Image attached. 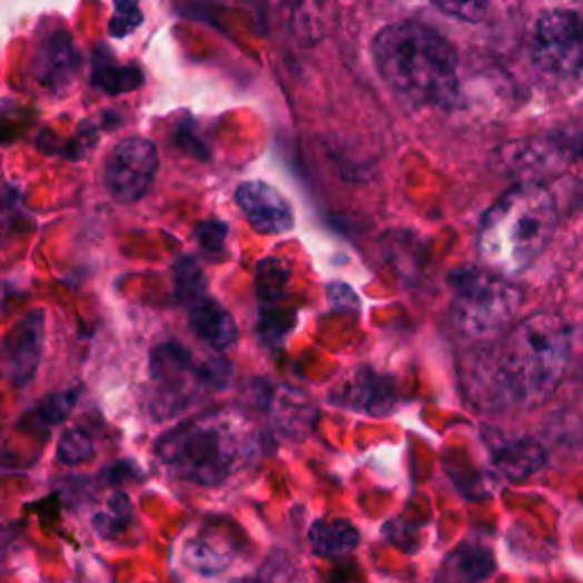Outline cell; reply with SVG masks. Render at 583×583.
Returning a JSON list of instances; mask_svg holds the SVG:
<instances>
[{"mask_svg": "<svg viewBox=\"0 0 583 583\" xmlns=\"http://www.w3.org/2000/svg\"><path fill=\"white\" fill-rule=\"evenodd\" d=\"M93 456V441L91 435L80 428L73 426L69 431H65V435L60 437V445H58V458L65 465H82Z\"/></svg>", "mask_w": 583, "mask_h": 583, "instance_id": "23", "label": "cell"}, {"mask_svg": "<svg viewBox=\"0 0 583 583\" xmlns=\"http://www.w3.org/2000/svg\"><path fill=\"white\" fill-rule=\"evenodd\" d=\"M117 14H132L139 12V0H115Z\"/></svg>", "mask_w": 583, "mask_h": 583, "instance_id": "31", "label": "cell"}, {"mask_svg": "<svg viewBox=\"0 0 583 583\" xmlns=\"http://www.w3.org/2000/svg\"><path fill=\"white\" fill-rule=\"evenodd\" d=\"M106 478L110 481V483H123V481H128L132 474H139L130 463H117V465H112V467H108L106 472Z\"/></svg>", "mask_w": 583, "mask_h": 583, "instance_id": "30", "label": "cell"}, {"mask_svg": "<svg viewBox=\"0 0 583 583\" xmlns=\"http://www.w3.org/2000/svg\"><path fill=\"white\" fill-rule=\"evenodd\" d=\"M144 17L141 12H132V14H115V19L110 21V34L112 37H126L130 32H135L141 26Z\"/></svg>", "mask_w": 583, "mask_h": 583, "instance_id": "29", "label": "cell"}, {"mask_svg": "<svg viewBox=\"0 0 583 583\" xmlns=\"http://www.w3.org/2000/svg\"><path fill=\"white\" fill-rule=\"evenodd\" d=\"M289 283V269L287 265H283L276 258L263 260L258 265V274H256V289H258V297L265 304H274L278 302Z\"/></svg>", "mask_w": 583, "mask_h": 583, "instance_id": "20", "label": "cell"}, {"mask_svg": "<svg viewBox=\"0 0 583 583\" xmlns=\"http://www.w3.org/2000/svg\"><path fill=\"white\" fill-rule=\"evenodd\" d=\"M176 146H178V149H182L185 154L194 156V158L208 160L206 146L201 144V139H197V137L191 135V128H189V126H180V128L176 130Z\"/></svg>", "mask_w": 583, "mask_h": 583, "instance_id": "28", "label": "cell"}, {"mask_svg": "<svg viewBox=\"0 0 583 583\" xmlns=\"http://www.w3.org/2000/svg\"><path fill=\"white\" fill-rule=\"evenodd\" d=\"M572 349V328L561 317L531 315L502 335L495 352L474 363L472 385L485 406L538 404L561 385Z\"/></svg>", "mask_w": 583, "mask_h": 583, "instance_id": "1", "label": "cell"}, {"mask_svg": "<svg viewBox=\"0 0 583 583\" xmlns=\"http://www.w3.org/2000/svg\"><path fill=\"white\" fill-rule=\"evenodd\" d=\"M158 149L151 139L119 141L106 162V185L119 204H135L149 191L158 174Z\"/></svg>", "mask_w": 583, "mask_h": 583, "instance_id": "7", "label": "cell"}, {"mask_svg": "<svg viewBox=\"0 0 583 583\" xmlns=\"http://www.w3.org/2000/svg\"><path fill=\"white\" fill-rule=\"evenodd\" d=\"M174 276H176V292H178V299H180V302L194 304V302L204 297L206 278H204V271H201V267L197 265V260L180 258V260L176 263Z\"/></svg>", "mask_w": 583, "mask_h": 583, "instance_id": "21", "label": "cell"}, {"mask_svg": "<svg viewBox=\"0 0 583 583\" xmlns=\"http://www.w3.org/2000/svg\"><path fill=\"white\" fill-rule=\"evenodd\" d=\"M235 201L249 224L265 235H283L295 226V213L283 194L260 180L241 182L235 191Z\"/></svg>", "mask_w": 583, "mask_h": 583, "instance_id": "8", "label": "cell"}, {"mask_svg": "<svg viewBox=\"0 0 583 583\" xmlns=\"http://www.w3.org/2000/svg\"><path fill=\"white\" fill-rule=\"evenodd\" d=\"M158 452L176 476L219 485L258 454V435L245 417L217 413L176 426L162 435Z\"/></svg>", "mask_w": 583, "mask_h": 583, "instance_id": "4", "label": "cell"}, {"mask_svg": "<svg viewBox=\"0 0 583 583\" xmlns=\"http://www.w3.org/2000/svg\"><path fill=\"white\" fill-rule=\"evenodd\" d=\"M493 0H433L435 8L463 21H481Z\"/></svg>", "mask_w": 583, "mask_h": 583, "instance_id": "25", "label": "cell"}, {"mask_svg": "<svg viewBox=\"0 0 583 583\" xmlns=\"http://www.w3.org/2000/svg\"><path fill=\"white\" fill-rule=\"evenodd\" d=\"M96 141H99V132H96V128L89 121H82L76 139H71L62 146V156L69 158V160H82L87 156V151L93 149Z\"/></svg>", "mask_w": 583, "mask_h": 583, "instance_id": "26", "label": "cell"}, {"mask_svg": "<svg viewBox=\"0 0 583 583\" xmlns=\"http://www.w3.org/2000/svg\"><path fill=\"white\" fill-rule=\"evenodd\" d=\"M445 570H449V574H454L456 579L481 581L495 572V559L488 550L461 547L445 561Z\"/></svg>", "mask_w": 583, "mask_h": 583, "instance_id": "19", "label": "cell"}, {"mask_svg": "<svg viewBox=\"0 0 583 583\" xmlns=\"http://www.w3.org/2000/svg\"><path fill=\"white\" fill-rule=\"evenodd\" d=\"M449 285L454 289V324L472 339L504 335L522 306L520 287L493 269H456Z\"/></svg>", "mask_w": 583, "mask_h": 583, "instance_id": "5", "label": "cell"}, {"mask_svg": "<svg viewBox=\"0 0 583 583\" xmlns=\"http://www.w3.org/2000/svg\"><path fill=\"white\" fill-rule=\"evenodd\" d=\"M185 563L194 570V572H201V574H217L221 570H226L233 561V552L217 538H208V536H199V538H191L185 545L182 552Z\"/></svg>", "mask_w": 583, "mask_h": 583, "instance_id": "17", "label": "cell"}, {"mask_svg": "<svg viewBox=\"0 0 583 583\" xmlns=\"http://www.w3.org/2000/svg\"><path fill=\"white\" fill-rule=\"evenodd\" d=\"M91 85L110 96L135 91L144 85V73L139 67H119L112 62V56L96 58L91 71Z\"/></svg>", "mask_w": 583, "mask_h": 583, "instance_id": "16", "label": "cell"}, {"mask_svg": "<svg viewBox=\"0 0 583 583\" xmlns=\"http://www.w3.org/2000/svg\"><path fill=\"white\" fill-rule=\"evenodd\" d=\"M78 395L80 391L76 387H71V391H65V393H56V395H48L39 408H34L30 413V417H37L34 422L37 424H43V426H53V424H60L69 417V413L73 411L76 402H78Z\"/></svg>", "mask_w": 583, "mask_h": 583, "instance_id": "22", "label": "cell"}, {"mask_svg": "<svg viewBox=\"0 0 583 583\" xmlns=\"http://www.w3.org/2000/svg\"><path fill=\"white\" fill-rule=\"evenodd\" d=\"M556 226L559 210L552 191L538 182L517 185L483 215L478 256L488 269L515 276L543 256Z\"/></svg>", "mask_w": 583, "mask_h": 583, "instance_id": "3", "label": "cell"}, {"mask_svg": "<svg viewBox=\"0 0 583 583\" xmlns=\"http://www.w3.org/2000/svg\"><path fill=\"white\" fill-rule=\"evenodd\" d=\"M374 62L383 80L413 106L452 108L458 96L454 46L419 23H395L374 39Z\"/></svg>", "mask_w": 583, "mask_h": 583, "instance_id": "2", "label": "cell"}, {"mask_svg": "<svg viewBox=\"0 0 583 583\" xmlns=\"http://www.w3.org/2000/svg\"><path fill=\"white\" fill-rule=\"evenodd\" d=\"M495 465L508 478H526L536 474L545 465V449L533 437H515V441H502L495 447Z\"/></svg>", "mask_w": 583, "mask_h": 583, "instance_id": "14", "label": "cell"}, {"mask_svg": "<svg viewBox=\"0 0 583 583\" xmlns=\"http://www.w3.org/2000/svg\"><path fill=\"white\" fill-rule=\"evenodd\" d=\"M43 310H34L6 335L3 363L12 383L26 385L37 374L43 354Z\"/></svg>", "mask_w": 583, "mask_h": 583, "instance_id": "9", "label": "cell"}, {"mask_svg": "<svg viewBox=\"0 0 583 583\" xmlns=\"http://www.w3.org/2000/svg\"><path fill=\"white\" fill-rule=\"evenodd\" d=\"M358 528L349 520H322L310 528V545L319 556L343 559L358 547Z\"/></svg>", "mask_w": 583, "mask_h": 583, "instance_id": "15", "label": "cell"}, {"mask_svg": "<svg viewBox=\"0 0 583 583\" xmlns=\"http://www.w3.org/2000/svg\"><path fill=\"white\" fill-rule=\"evenodd\" d=\"M189 326L213 349H228L237 339V324L233 315L213 299H197L189 310Z\"/></svg>", "mask_w": 583, "mask_h": 583, "instance_id": "12", "label": "cell"}, {"mask_svg": "<svg viewBox=\"0 0 583 583\" xmlns=\"http://www.w3.org/2000/svg\"><path fill=\"white\" fill-rule=\"evenodd\" d=\"M80 67L76 43L67 30H58L41 46L37 58V78L48 89L60 91L69 85Z\"/></svg>", "mask_w": 583, "mask_h": 583, "instance_id": "11", "label": "cell"}, {"mask_svg": "<svg viewBox=\"0 0 583 583\" xmlns=\"http://www.w3.org/2000/svg\"><path fill=\"white\" fill-rule=\"evenodd\" d=\"M151 372L160 383L174 385L176 393H180L182 385H187V378H197L204 383V387H208L204 378V365L194 363L191 354L176 343L160 345L151 354Z\"/></svg>", "mask_w": 583, "mask_h": 583, "instance_id": "13", "label": "cell"}, {"mask_svg": "<svg viewBox=\"0 0 583 583\" xmlns=\"http://www.w3.org/2000/svg\"><path fill=\"white\" fill-rule=\"evenodd\" d=\"M130 511H132L130 500L123 493H115L108 502V513L96 517L93 524L99 526V531H103V533H119L128 524V520L132 515Z\"/></svg>", "mask_w": 583, "mask_h": 583, "instance_id": "24", "label": "cell"}, {"mask_svg": "<svg viewBox=\"0 0 583 583\" xmlns=\"http://www.w3.org/2000/svg\"><path fill=\"white\" fill-rule=\"evenodd\" d=\"M271 415L278 422L280 428L285 431H295V433H304L310 426V404L304 395L295 393V391H280L271 404Z\"/></svg>", "mask_w": 583, "mask_h": 583, "instance_id": "18", "label": "cell"}, {"mask_svg": "<svg viewBox=\"0 0 583 583\" xmlns=\"http://www.w3.org/2000/svg\"><path fill=\"white\" fill-rule=\"evenodd\" d=\"M199 235V241L201 247L206 251H221L224 249V241H226V235H228V226L224 221H217V219H210V221H204L197 230Z\"/></svg>", "mask_w": 583, "mask_h": 583, "instance_id": "27", "label": "cell"}, {"mask_svg": "<svg viewBox=\"0 0 583 583\" xmlns=\"http://www.w3.org/2000/svg\"><path fill=\"white\" fill-rule=\"evenodd\" d=\"M533 62L561 82L583 78V21L570 10L545 12L533 30Z\"/></svg>", "mask_w": 583, "mask_h": 583, "instance_id": "6", "label": "cell"}, {"mask_svg": "<svg viewBox=\"0 0 583 583\" xmlns=\"http://www.w3.org/2000/svg\"><path fill=\"white\" fill-rule=\"evenodd\" d=\"M333 404L347 406L367 415H387L395 406V387L391 378L372 369H356L335 387Z\"/></svg>", "mask_w": 583, "mask_h": 583, "instance_id": "10", "label": "cell"}]
</instances>
